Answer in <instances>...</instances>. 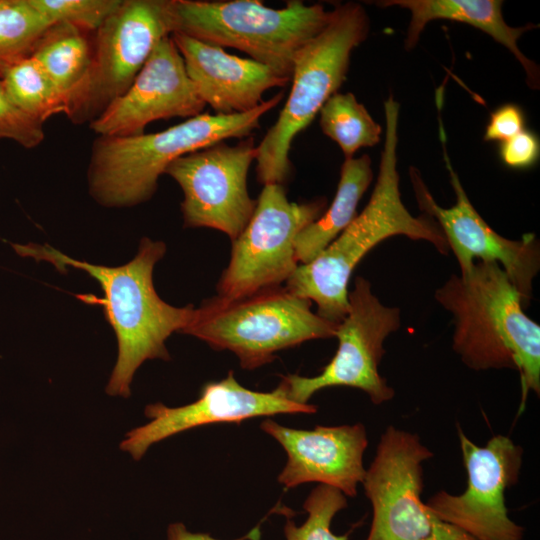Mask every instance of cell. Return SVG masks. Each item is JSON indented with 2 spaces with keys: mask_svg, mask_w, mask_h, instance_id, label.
<instances>
[{
  "mask_svg": "<svg viewBox=\"0 0 540 540\" xmlns=\"http://www.w3.org/2000/svg\"><path fill=\"white\" fill-rule=\"evenodd\" d=\"M400 105L393 94L384 101L385 138L379 172L370 199L350 225L315 259L299 264L286 288L317 305V314L336 325L348 310V284L359 262L382 241L398 235L431 243L440 254L449 247L437 222L413 216L405 207L397 171Z\"/></svg>",
  "mask_w": 540,
  "mask_h": 540,
  "instance_id": "cell-1",
  "label": "cell"
},
{
  "mask_svg": "<svg viewBox=\"0 0 540 540\" xmlns=\"http://www.w3.org/2000/svg\"><path fill=\"white\" fill-rule=\"evenodd\" d=\"M453 318V350L470 369L519 373L522 407L540 393V326L524 312L521 297L497 262L475 261L434 294Z\"/></svg>",
  "mask_w": 540,
  "mask_h": 540,
  "instance_id": "cell-2",
  "label": "cell"
},
{
  "mask_svg": "<svg viewBox=\"0 0 540 540\" xmlns=\"http://www.w3.org/2000/svg\"><path fill=\"white\" fill-rule=\"evenodd\" d=\"M23 256L47 261L59 271L73 267L86 272L101 286L105 317L118 342V357L106 392L130 396L136 370L146 360H169L165 342L174 332H183L192 320V305L175 307L162 300L153 285V269L164 256L166 245L147 237L141 239L138 253L127 264L117 267L90 264L73 259L51 246H15Z\"/></svg>",
  "mask_w": 540,
  "mask_h": 540,
  "instance_id": "cell-3",
  "label": "cell"
},
{
  "mask_svg": "<svg viewBox=\"0 0 540 540\" xmlns=\"http://www.w3.org/2000/svg\"><path fill=\"white\" fill-rule=\"evenodd\" d=\"M283 96L279 92L245 113H201L159 132L98 136L87 171L91 196L106 207H131L149 200L174 160L227 139L250 137Z\"/></svg>",
  "mask_w": 540,
  "mask_h": 540,
  "instance_id": "cell-4",
  "label": "cell"
},
{
  "mask_svg": "<svg viewBox=\"0 0 540 540\" xmlns=\"http://www.w3.org/2000/svg\"><path fill=\"white\" fill-rule=\"evenodd\" d=\"M331 11L328 24L298 52L286 103L257 145L256 173L263 185H283L289 179L292 142L338 92L346 80L353 50L368 37L370 21L361 4H337Z\"/></svg>",
  "mask_w": 540,
  "mask_h": 540,
  "instance_id": "cell-5",
  "label": "cell"
},
{
  "mask_svg": "<svg viewBox=\"0 0 540 540\" xmlns=\"http://www.w3.org/2000/svg\"><path fill=\"white\" fill-rule=\"evenodd\" d=\"M169 11L172 34L238 49L289 79L298 52L332 14L321 4L299 0L279 9L258 0H169Z\"/></svg>",
  "mask_w": 540,
  "mask_h": 540,
  "instance_id": "cell-6",
  "label": "cell"
},
{
  "mask_svg": "<svg viewBox=\"0 0 540 540\" xmlns=\"http://www.w3.org/2000/svg\"><path fill=\"white\" fill-rule=\"evenodd\" d=\"M312 302L285 286L226 299L215 296L194 310L182 332L215 350H228L243 369L272 362L276 353L306 341L334 337L337 325L311 310Z\"/></svg>",
  "mask_w": 540,
  "mask_h": 540,
  "instance_id": "cell-7",
  "label": "cell"
},
{
  "mask_svg": "<svg viewBox=\"0 0 540 540\" xmlns=\"http://www.w3.org/2000/svg\"><path fill=\"white\" fill-rule=\"evenodd\" d=\"M172 34L169 0H122L93 33L86 77L68 98L65 115L90 124L131 86L156 45Z\"/></svg>",
  "mask_w": 540,
  "mask_h": 540,
  "instance_id": "cell-8",
  "label": "cell"
},
{
  "mask_svg": "<svg viewBox=\"0 0 540 540\" xmlns=\"http://www.w3.org/2000/svg\"><path fill=\"white\" fill-rule=\"evenodd\" d=\"M433 453L417 434L389 426L362 481L372 506L366 540H474L421 500L422 463Z\"/></svg>",
  "mask_w": 540,
  "mask_h": 540,
  "instance_id": "cell-9",
  "label": "cell"
},
{
  "mask_svg": "<svg viewBox=\"0 0 540 540\" xmlns=\"http://www.w3.org/2000/svg\"><path fill=\"white\" fill-rule=\"evenodd\" d=\"M326 205L324 198L292 202L283 185H263L250 221L232 240L217 296L236 299L286 283L299 265L296 237L322 215Z\"/></svg>",
  "mask_w": 540,
  "mask_h": 540,
  "instance_id": "cell-10",
  "label": "cell"
},
{
  "mask_svg": "<svg viewBox=\"0 0 540 540\" xmlns=\"http://www.w3.org/2000/svg\"><path fill=\"white\" fill-rule=\"evenodd\" d=\"M400 327V309L381 303L373 294L371 283L362 276L356 277L348 292L347 313L334 334L338 339L335 355L317 376H283L288 397L307 404L321 389L347 386L365 392L375 405L390 401L394 390L378 368L385 354L384 341Z\"/></svg>",
  "mask_w": 540,
  "mask_h": 540,
  "instance_id": "cell-11",
  "label": "cell"
},
{
  "mask_svg": "<svg viewBox=\"0 0 540 540\" xmlns=\"http://www.w3.org/2000/svg\"><path fill=\"white\" fill-rule=\"evenodd\" d=\"M437 107L441 113L440 105ZM438 120L443 159L456 201L449 208L441 207L433 198L420 172L410 167V180L418 206L439 225L449 251L458 262L460 274L468 272L475 261L497 262L519 292L523 308L526 309L531 301L533 281L540 271L539 240L534 234H525L520 240L505 238L481 217L470 202L450 162L440 115Z\"/></svg>",
  "mask_w": 540,
  "mask_h": 540,
  "instance_id": "cell-12",
  "label": "cell"
},
{
  "mask_svg": "<svg viewBox=\"0 0 540 540\" xmlns=\"http://www.w3.org/2000/svg\"><path fill=\"white\" fill-rule=\"evenodd\" d=\"M467 487L454 495L439 491L427 506L442 521L474 540H523L524 529L508 516L505 492L520 476L523 449L504 435L484 446L472 442L458 426Z\"/></svg>",
  "mask_w": 540,
  "mask_h": 540,
  "instance_id": "cell-13",
  "label": "cell"
},
{
  "mask_svg": "<svg viewBox=\"0 0 540 540\" xmlns=\"http://www.w3.org/2000/svg\"><path fill=\"white\" fill-rule=\"evenodd\" d=\"M256 156L257 145L247 137L235 145L221 141L174 160L165 174L183 192L184 227L216 229L231 241L238 237L257 204L247 187Z\"/></svg>",
  "mask_w": 540,
  "mask_h": 540,
  "instance_id": "cell-14",
  "label": "cell"
},
{
  "mask_svg": "<svg viewBox=\"0 0 540 540\" xmlns=\"http://www.w3.org/2000/svg\"><path fill=\"white\" fill-rule=\"evenodd\" d=\"M316 411V405L292 401L282 380L270 392L254 391L242 386L233 371H229L224 379L206 383L199 398L190 404L180 407L162 403L148 405L145 415L150 421L127 432L120 448L140 460L153 444L196 427L240 424L256 417L313 414Z\"/></svg>",
  "mask_w": 540,
  "mask_h": 540,
  "instance_id": "cell-15",
  "label": "cell"
},
{
  "mask_svg": "<svg viewBox=\"0 0 540 540\" xmlns=\"http://www.w3.org/2000/svg\"><path fill=\"white\" fill-rule=\"evenodd\" d=\"M205 106L169 35L156 45L128 90L89 127L98 136H133L156 120L195 117Z\"/></svg>",
  "mask_w": 540,
  "mask_h": 540,
  "instance_id": "cell-16",
  "label": "cell"
},
{
  "mask_svg": "<svg viewBox=\"0 0 540 540\" xmlns=\"http://www.w3.org/2000/svg\"><path fill=\"white\" fill-rule=\"evenodd\" d=\"M260 428L280 443L287 454L278 475L280 484L293 488L317 482L335 487L345 496H356L366 472L363 455L368 438L363 424L317 425L312 430H302L265 419Z\"/></svg>",
  "mask_w": 540,
  "mask_h": 540,
  "instance_id": "cell-17",
  "label": "cell"
},
{
  "mask_svg": "<svg viewBox=\"0 0 540 540\" xmlns=\"http://www.w3.org/2000/svg\"><path fill=\"white\" fill-rule=\"evenodd\" d=\"M171 37L199 96L217 115L251 111L264 101L267 90L291 81L262 63L229 54L219 46L180 33Z\"/></svg>",
  "mask_w": 540,
  "mask_h": 540,
  "instance_id": "cell-18",
  "label": "cell"
},
{
  "mask_svg": "<svg viewBox=\"0 0 540 540\" xmlns=\"http://www.w3.org/2000/svg\"><path fill=\"white\" fill-rule=\"evenodd\" d=\"M381 7L398 6L411 13L405 48H414L425 26L435 20L465 23L488 34L497 43L507 48L522 65L527 85L539 89L540 70L536 63L527 58L518 47V39L536 25L511 27L503 18L501 0H384L375 2Z\"/></svg>",
  "mask_w": 540,
  "mask_h": 540,
  "instance_id": "cell-19",
  "label": "cell"
},
{
  "mask_svg": "<svg viewBox=\"0 0 540 540\" xmlns=\"http://www.w3.org/2000/svg\"><path fill=\"white\" fill-rule=\"evenodd\" d=\"M372 179L373 170L368 155L344 159L332 203L296 237L298 263L311 262L350 225L357 216V206Z\"/></svg>",
  "mask_w": 540,
  "mask_h": 540,
  "instance_id": "cell-20",
  "label": "cell"
},
{
  "mask_svg": "<svg viewBox=\"0 0 540 540\" xmlns=\"http://www.w3.org/2000/svg\"><path fill=\"white\" fill-rule=\"evenodd\" d=\"M92 48L93 33L66 23H54L44 32L31 56L67 103L87 75Z\"/></svg>",
  "mask_w": 540,
  "mask_h": 540,
  "instance_id": "cell-21",
  "label": "cell"
},
{
  "mask_svg": "<svg viewBox=\"0 0 540 540\" xmlns=\"http://www.w3.org/2000/svg\"><path fill=\"white\" fill-rule=\"evenodd\" d=\"M318 114L323 134L338 144L345 159L381 140L382 127L351 92L335 93Z\"/></svg>",
  "mask_w": 540,
  "mask_h": 540,
  "instance_id": "cell-22",
  "label": "cell"
},
{
  "mask_svg": "<svg viewBox=\"0 0 540 540\" xmlns=\"http://www.w3.org/2000/svg\"><path fill=\"white\" fill-rule=\"evenodd\" d=\"M0 80L11 100L32 118L45 123L65 113V98L32 56L14 64Z\"/></svg>",
  "mask_w": 540,
  "mask_h": 540,
  "instance_id": "cell-23",
  "label": "cell"
},
{
  "mask_svg": "<svg viewBox=\"0 0 540 540\" xmlns=\"http://www.w3.org/2000/svg\"><path fill=\"white\" fill-rule=\"evenodd\" d=\"M50 25L29 0H0V79L14 64L31 56Z\"/></svg>",
  "mask_w": 540,
  "mask_h": 540,
  "instance_id": "cell-24",
  "label": "cell"
},
{
  "mask_svg": "<svg viewBox=\"0 0 540 540\" xmlns=\"http://www.w3.org/2000/svg\"><path fill=\"white\" fill-rule=\"evenodd\" d=\"M347 507L346 496L337 488L319 484L306 498L303 508L308 513L301 526L287 519L286 540H348V534L336 535L331 531L334 516Z\"/></svg>",
  "mask_w": 540,
  "mask_h": 540,
  "instance_id": "cell-25",
  "label": "cell"
},
{
  "mask_svg": "<svg viewBox=\"0 0 540 540\" xmlns=\"http://www.w3.org/2000/svg\"><path fill=\"white\" fill-rule=\"evenodd\" d=\"M51 24L66 23L94 33L122 0H29Z\"/></svg>",
  "mask_w": 540,
  "mask_h": 540,
  "instance_id": "cell-26",
  "label": "cell"
},
{
  "mask_svg": "<svg viewBox=\"0 0 540 540\" xmlns=\"http://www.w3.org/2000/svg\"><path fill=\"white\" fill-rule=\"evenodd\" d=\"M0 139H9L25 149L45 139L44 123L23 112L9 97L0 80Z\"/></svg>",
  "mask_w": 540,
  "mask_h": 540,
  "instance_id": "cell-27",
  "label": "cell"
},
{
  "mask_svg": "<svg viewBox=\"0 0 540 540\" xmlns=\"http://www.w3.org/2000/svg\"><path fill=\"white\" fill-rule=\"evenodd\" d=\"M540 144L537 136L523 130L511 139L501 143L500 157L511 168L524 169L536 163L539 158Z\"/></svg>",
  "mask_w": 540,
  "mask_h": 540,
  "instance_id": "cell-28",
  "label": "cell"
},
{
  "mask_svg": "<svg viewBox=\"0 0 540 540\" xmlns=\"http://www.w3.org/2000/svg\"><path fill=\"white\" fill-rule=\"evenodd\" d=\"M525 118L522 109L515 104L498 107L487 123L484 141L505 142L524 130Z\"/></svg>",
  "mask_w": 540,
  "mask_h": 540,
  "instance_id": "cell-29",
  "label": "cell"
},
{
  "mask_svg": "<svg viewBox=\"0 0 540 540\" xmlns=\"http://www.w3.org/2000/svg\"><path fill=\"white\" fill-rule=\"evenodd\" d=\"M259 526L253 528L246 535L235 540H259ZM167 540H219L205 533H192L187 530L183 523H173L168 527Z\"/></svg>",
  "mask_w": 540,
  "mask_h": 540,
  "instance_id": "cell-30",
  "label": "cell"
}]
</instances>
